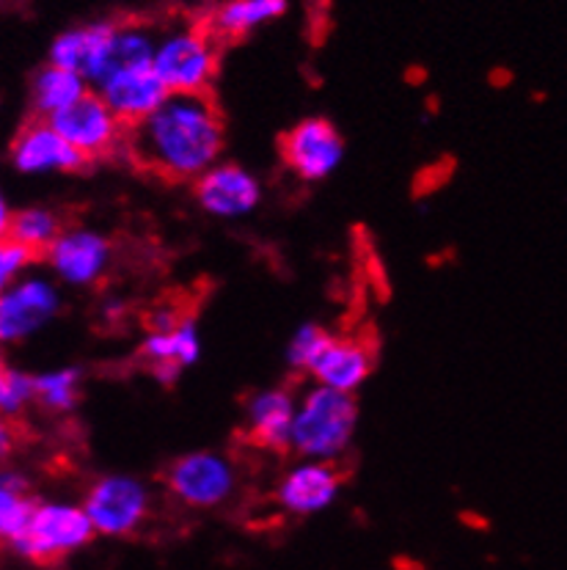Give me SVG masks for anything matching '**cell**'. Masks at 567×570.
Masks as SVG:
<instances>
[{
  "label": "cell",
  "mask_w": 567,
  "mask_h": 570,
  "mask_svg": "<svg viewBox=\"0 0 567 570\" xmlns=\"http://www.w3.org/2000/svg\"><path fill=\"white\" fill-rule=\"evenodd\" d=\"M227 125L210 95H169L138 125L127 127L125 153L166 183H196L223 153Z\"/></svg>",
  "instance_id": "1"
},
{
  "label": "cell",
  "mask_w": 567,
  "mask_h": 570,
  "mask_svg": "<svg viewBox=\"0 0 567 570\" xmlns=\"http://www.w3.org/2000/svg\"><path fill=\"white\" fill-rule=\"evenodd\" d=\"M358 424V405L352 394L328 386H311L298 400L289 452L306 461L334 463L350 446Z\"/></svg>",
  "instance_id": "2"
},
{
  "label": "cell",
  "mask_w": 567,
  "mask_h": 570,
  "mask_svg": "<svg viewBox=\"0 0 567 570\" xmlns=\"http://www.w3.org/2000/svg\"><path fill=\"white\" fill-rule=\"evenodd\" d=\"M152 67L169 95H210L218 72L216 37L201 28L169 31L155 45Z\"/></svg>",
  "instance_id": "3"
},
{
  "label": "cell",
  "mask_w": 567,
  "mask_h": 570,
  "mask_svg": "<svg viewBox=\"0 0 567 570\" xmlns=\"http://www.w3.org/2000/svg\"><path fill=\"white\" fill-rule=\"evenodd\" d=\"M94 534L83 504L37 502L26 532L14 540L11 549L31 562H58L86 549Z\"/></svg>",
  "instance_id": "4"
},
{
  "label": "cell",
  "mask_w": 567,
  "mask_h": 570,
  "mask_svg": "<svg viewBox=\"0 0 567 570\" xmlns=\"http://www.w3.org/2000/svg\"><path fill=\"white\" fill-rule=\"evenodd\" d=\"M91 527L102 538H132L152 513V491L132 474H106L83 499Z\"/></svg>",
  "instance_id": "5"
},
{
  "label": "cell",
  "mask_w": 567,
  "mask_h": 570,
  "mask_svg": "<svg viewBox=\"0 0 567 570\" xmlns=\"http://www.w3.org/2000/svg\"><path fill=\"white\" fill-rule=\"evenodd\" d=\"M166 488L185 508H221L235 493L237 469L221 452H188L166 469Z\"/></svg>",
  "instance_id": "6"
},
{
  "label": "cell",
  "mask_w": 567,
  "mask_h": 570,
  "mask_svg": "<svg viewBox=\"0 0 567 570\" xmlns=\"http://www.w3.org/2000/svg\"><path fill=\"white\" fill-rule=\"evenodd\" d=\"M61 312V293L53 278L28 273L0 295V345H20L50 325Z\"/></svg>",
  "instance_id": "7"
},
{
  "label": "cell",
  "mask_w": 567,
  "mask_h": 570,
  "mask_svg": "<svg viewBox=\"0 0 567 570\" xmlns=\"http://www.w3.org/2000/svg\"><path fill=\"white\" fill-rule=\"evenodd\" d=\"M48 121L61 132L63 141L78 149L89 163L125 149L127 127L121 125L119 116L108 108L97 91H89L83 100H78L72 108L61 110Z\"/></svg>",
  "instance_id": "8"
},
{
  "label": "cell",
  "mask_w": 567,
  "mask_h": 570,
  "mask_svg": "<svg viewBox=\"0 0 567 570\" xmlns=\"http://www.w3.org/2000/svg\"><path fill=\"white\" fill-rule=\"evenodd\" d=\"M281 157L300 179L320 183L331 177L345 157V141L328 119H304L281 136Z\"/></svg>",
  "instance_id": "9"
},
{
  "label": "cell",
  "mask_w": 567,
  "mask_h": 570,
  "mask_svg": "<svg viewBox=\"0 0 567 570\" xmlns=\"http://www.w3.org/2000/svg\"><path fill=\"white\" fill-rule=\"evenodd\" d=\"M50 271L69 287H91L106 276L111 265V243L94 229H63L61 237L44 254Z\"/></svg>",
  "instance_id": "10"
},
{
  "label": "cell",
  "mask_w": 567,
  "mask_h": 570,
  "mask_svg": "<svg viewBox=\"0 0 567 570\" xmlns=\"http://www.w3.org/2000/svg\"><path fill=\"white\" fill-rule=\"evenodd\" d=\"M11 166L28 177H42V174L80 171L89 166V160L78 149L69 147L50 121L33 119L17 132L11 144Z\"/></svg>",
  "instance_id": "11"
},
{
  "label": "cell",
  "mask_w": 567,
  "mask_h": 570,
  "mask_svg": "<svg viewBox=\"0 0 567 570\" xmlns=\"http://www.w3.org/2000/svg\"><path fill=\"white\" fill-rule=\"evenodd\" d=\"M196 202L216 218H242L262 199V185L237 163H216L193 183Z\"/></svg>",
  "instance_id": "12"
},
{
  "label": "cell",
  "mask_w": 567,
  "mask_h": 570,
  "mask_svg": "<svg viewBox=\"0 0 567 570\" xmlns=\"http://www.w3.org/2000/svg\"><path fill=\"white\" fill-rule=\"evenodd\" d=\"M341 471L328 461H306L295 463L287 474L281 476L276 488V502L284 513L289 515H317L331 508L339 497Z\"/></svg>",
  "instance_id": "13"
},
{
  "label": "cell",
  "mask_w": 567,
  "mask_h": 570,
  "mask_svg": "<svg viewBox=\"0 0 567 570\" xmlns=\"http://www.w3.org/2000/svg\"><path fill=\"white\" fill-rule=\"evenodd\" d=\"M94 91L119 116V121L125 127H132L147 119L169 97V89L158 78L152 63H138V67L119 69L106 83L97 86Z\"/></svg>",
  "instance_id": "14"
},
{
  "label": "cell",
  "mask_w": 567,
  "mask_h": 570,
  "mask_svg": "<svg viewBox=\"0 0 567 570\" xmlns=\"http://www.w3.org/2000/svg\"><path fill=\"white\" fill-rule=\"evenodd\" d=\"M119 31V22H86V26L67 28L50 42V61L69 72L83 75L86 83H94L100 69L106 67L108 52H111L113 37Z\"/></svg>",
  "instance_id": "15"
},
{
  "label": "cell",
  "mask_w": 567,
  "mask_h": 570,
  "mask_svg": "<svg viewBox=\"0 0 567 570\" xmlns=\"http://www.w3.org/2000/svg\"><path fill=\"white\" fill-rule=\"evenodd\" d=\"M375 370V347L364 336H331L309 375L317 386L352 394Z\"/></svg>",
  "instance_id": "16"
},
{
  "label": "cell",
  "mask_w": 567,
  "mask_h": 570,
  "mask_svg": "<svg viewBox=\"0 0 567 570\" xmlns=\"http://www.w3.org/2000/svg\"><path fill=\"white\" fill-rule=\"evenodd\" d=\"M298 400L287 389H262L248 400L246 430L251 441L262 450L289 452L292 422Z\"/></svg>",
  "instance_id": "17"
},
{
  "label": "cell",
  "mask_w": 567,
  "mask_h": 570,
  "mask_svg": "<svg viewBox=\"0 0 567 570\" xmlns=\"http://www.w3.org/2000/svg\"><path fill=\"white\" fill-rule=\"evenodd\" d=\"M143 362L163 383H171L182 370L193 366L201 356L199 325L193 317H182L169 331H152L141 345Z\"/></svg>",
  "instance_id": "18"
},
{
  "label": "cell",
  "mask_w": 567,
  "mask_h": 570,
  "mask_svg": "<svg viewBox=\"0 0 567 570\" xmlns=\"http://www.w3.org/2000/svg\"><path fill=\"white\" fill-rule=\"evenodd\" d=\"M91 91V86L86 83L83 75L69 72V69L56 67V63H48V67L39 69L33 75L31 83V105L37 119H53V116L61 114V110L72 108L74 102L83 100Z\"/></svg>",
  "instance_id": "19"
},
{
  "label": "cell",
  "mask_w": 567,
  "mask_h": 570,
  "mask_svg": "<svg viewBox=\"0 0 567 570\" xmlns=\"http://www.w3.org/2000/svg\"><path fill=\"white\" fill-rule=\"evenodd\" d=\"M287 9V0H227V3L218 6L207 28H210L212 37L240 39L257 28L281 20Z\"/></svg>",
  "instance_id": "20"
},
{
  "label": "cell",
  "mask_w": 567,
  "mask_h": 570,
  "mask_svg": "<svg viewBox=\"0 0 567 570\" xmlns=\"http://www.w3.org/2000/svg\"><path fill=\"white\" fill-rule=\"evenodd\" d=\"M33 510L37 502L28 476L11 466H0V543L14 546V540L26 532Z\"/></svg>",
  "instance_id": "21"
},
{
  "label": "cell",
  "mask_w": 567,
  "mask_h": 570,
  "mask_svg": "<svg viewBox=\"0 0 567 570\" xmlns=\"http://www.w3.org/2000/svg\"><path fill=\"white\" fill-rule=\"evenodd\" d=\"M63 220L50 207H26L17 209L11 220V237L31 248L33 254H48V248L61 237Z\"/></svg>",
  "instance_id": "22"
},
{
  "label": "cell",
  "mask_w": 567,
  "mask_h": 570,
  "mask_svg": "<svg viewBox=\"0 0 567 570\" xmlns=\"http://www.w3.org/2000/svg\"><path fill=\"white\" fill-rule=\"evenodd\" d=\"M33 383H37V403L50 414H67L80 397V370L74 366L33 375Z\"/></svg>",
  "instance_id": "23"
},
{
  "label": "cell",
  "mask_w": 567,
  "mask_h": 570,
  "mask_svg": "<svg viewBox=\"0 0 567 570\" xmlns=\"http://www.w3.org/2000/svg\"><path fill=\"white\" fill-rule=\"evenodd\" d=\"M33 400H37V383H33V375L6 366V370L0 372V414L9 419L20 416Z\"/></svg>",
  "instance_id": "24"
},
{
  "label": "cell",
  "mask_w": 567,
  "mask_h": 570,
  "mask_svg": "<svg viewBox=\"0 0 567 570\" xmlns=\"http://www.w3.org/2000/svg\"><path fill=\"white\" fill-rule=\"evenodd\" d=\"M328 340H331V334H328L326 328H320V325H315V323L298 328V334L292 336V342H289V347H287L289 366L309 375L311 366H315L317 358H320L322 347L328 345Z\"/></svg>",
  "instance_id": "25"
},
{
  "label": "cell",
  "mask_w": 567,
  "mask_h": 570,
  "mask_svg": "<svg viewBox=\"0 0 567 570\" xmlns=\"http://www.w3.org/2000/svg\"><path fill=\"white\" fill-rule=\"evenodd\" d=\"M37 257L39 254H33L31 248L17 243L14 237L0 240V295L14 287L22 276H28V271H31Z\"/></svg>",
  "instance_id": "26"
},
{
  "label": "cell",
  "mask_w": 567,
  "mask_h": 570,
  "mask_svg": "<svg viewBox=\"0 0 567 570\" xmlns=\"http://www.w3.org/2000/svg\"><path fill=\"white\" fill-rule=\"evenodd\" d=\"M14 450H17L14 424H11L9 416L0 414V466H6V463H9V458L14 455Z\"/></svg>",
  "instance_id": "27"
},
{
  "label": "cell",
  "mask_w": 567,
  "mask_h": 570,
  "mask_svg": "<svg viewBox=\"0 0 567 570\" xmlns=\"http://www.w3.org/2000/svg\"><path fill=\"white\" fill-rule=\"evenodd\" d=\"M17 209H11L9 199H6L3 188H0V240L11 237V220H14Z\"/></svg>",
  "instance_id": "28"
},
{
  "label": "cell",
  "mask_w": 567,
  "mask_h": 570,
  "mask_svg": "<svg viewBox=\"0 0 567 570\" xmlns=\"http://www.w3.org/2000/svg\"><path fill=\"white\" fill-rule=\"evenodd\" d=\"M6 370V356H3V345H0V372Z\"/></svg>",
  "instance_id": "29"
}]
</instances>
